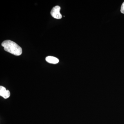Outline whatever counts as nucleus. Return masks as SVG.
Wrapping results in <instances>:
<instances>
[{"mask_svg": "<svg viewBox=\"0 0 124 124\" xmlns=\"http://www.w3.org/2000/svg\"><path fill=\"white\" fill-rule=\"evenodd\" d=\"M1 45L4 47L5 50L14 55L18 56L22 53L21 47L15 42L10 40H6L3 41Z\"/></svg>", "mask_w": 124, "mask_h": 124, "instance_id": "1", "label": "nucleus"}, {"mask_svg": "<svg viewBox=\"0 0 124 124\" xmlns=\"http://www.w3.org/2000/svg\"><path fill=\"white\" fill-rule=\"evenodd\" d=\"M60 7L58 6H56L54 7L51 11V14L52 17L57 19L62 18V16L60 13Z\"/></svg>", "mask_w": 124, "mask_h": 124, "instance_id": "2", "label": "nucleus"}, {"mask_svg": "<svg viewBox=\"0 0 124 124\" xmlns=\"http://www.w3.org/2000/svg\"><path fill=\"white\" fill-rule=\"evenodd\" d=\"M46 60L49 63L52 64H57L59 62V60L57 58L53 56H47L46 58Z\"/></svg>", "mask_w": 124, "mask_h": 124, "instance_id": "3", "label": "nucleus"}, {"mask_svg": "<svg viewBox=\"0 0 124 124\" xmlns=\"http://www.w3.org/2000/svg\"><path fill=\"white\" fill-rule=\"evenodd\" d=\"M7 90L4 86H0V95L2 97L4 93H5Z\"/></svg>", "mask_w": 124, "mask_h": 124, "instance_id": "4", "label": "nucleus"}, {"mask_svg": "<svg viewBox=\"0 0 124 124\" xmlns=\"http://www.w3.org/2000/svg\"><path fill=\"white\" fill-rule=\"evenodd\" d=\"M10 95V91L8 90H7L6 91L5 93L2 95V97L6 99L8 98L9 97Z\"/></svg>", "mask_w": 124, "mask_h": 124, "instance_id": "5", "label": "nucleus"}, {"mask_svg": "<svg viewBox=\"0 0 124 124\" xmlns=\"http://www.w3.org/2000/svg\"><path fill=\"white\" fill-rule=\"evenodd\" d=\"M121 11L122 14H124V2H123L122 6H121Z\"/></svg>", "mask_w": 124, "mask_h": 124, "instance_id": "6", "label": "nucleus"}]
</instances>
